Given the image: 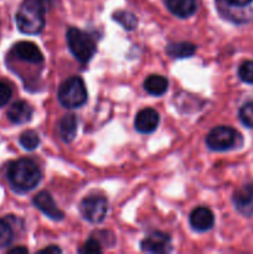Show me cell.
<instances>
[{"label":"cell","mask_w":253,"mask_h":254,"mask_svg":"<svg viewBox=\"0 0 253 254\" xmlns=\"http://www.w3.org/2000/svg\"><path fill=\"white\" fill-rule=\"evenodd\" d=\"M19 143L25 150H35L40 144V136L35 130H26L20 135Z\"/></svg>","instance_id":"ac0fdd59"},{"label":"cell","mask_w":253,"mask_h":254,"mask_svg":"<svg viewBox=\"0 0 253 254\" xmlns=\"http://www.w3.org/2000/svg\"><path fill=\"white\" fill-rule=\"evenodd\" d=\"M66 37L69 51L82 64H87L96 54V42L91 35L86 34L82 30L71 27L67 31Z\"/></svg>","instance_id":"277c9868"},{"label":"cell","mask_w":253,"mask_h":254,"mask_svg":"<svg viewBox=\"0 0 253 254\" xmlns=\"http://www.w3.org/2000/svg\"><path fill=\"white\" fill-rule=\"evenodd\" d=\"M166 52L169 56L175 57V59H186L195 54L196 46L191 42H175L166 47Z\"/></svg>","instance_id":"e0dca14e"},{"label":"cell","mask_w":253,"mask_h":254,"mask_svg":"<svg viewBox=\"0 0 253 254\" xmlns=\"http://www.w3.org/2000/svg\"><path fill=\"white\" fill-rule=\"evenodd\" d=\"M34 109L27 102L16 101L10 106L7 111V118L14 124H25L31 119Z\"/></svg>","instance_id":"4fadbf2b"},{"label":"cell","mask_w":253,"mask_h":254,"mask_svg":"<svg viewBox=\"0 0 253 254\" xmlns=\"http://www.w3.org/2000/svg\"><path fill=\"white\" fill-rule=\"evenodd\" d=\"M7 180L16 192H29L41 181V170L30 159H19L7 169Z\"/></svg>","instance_id":"6da1fadb"},{"label":"cell","mask_w":253,"mask_h":254,"mask_svg":"<svg viewBox=\"0 0 253 254\" xmlns=\"http://www.w3.org/2000/svg\"><path fill=\"white\" fill-rule=\"evenodd\" d=\"M236 210L245 216H253V185H245L233 193Z\"/></svg>","instance_id":"8fae6325"},{"label":"cell","mask_w":253,"mask_h":254,"mask_svg":"<svg viewBox=\"0 0 253 254\" xmlns=\"http://www.w3.org/2000/svg\"><path fill=\"white\" fill-rule=\"evenodd\" d=\"M79 252L81 253H101L102 252L101 243H99L98 240H96V238H89V240L84 243L83 247L79 248Z\"/></svg>","instance_id":"603a6c76"},{"label":"cell","mask_w":253,"mask_h":254,"mask_svg":"<svg viewBox=\"0 0 253 254\" xmlns=\"http://www.w3.org/2000/svg\"><path fill=\"white\" fill-rule=\"evenodd\" d=\"M41 252H46V253H50V252L60 253V252H61V250H60L59 247H56V246H51V247H46V248H44V250H41Z\"/></svg>","instance_id":"484cf974"},{"label":"cell","mask_w":253,"mask_h":254,"mask_svg":"<svg viewBox=\"0 0 253 254\" xmlns=\"http://www.w3.org/2000/svg\"><path fill=\"white\" fill-rule=\"evenodd\" d=\"M82 216L91 223H99L106 218L108 211V201L102 196H89L79 206Z\"/></svg>","instance_id":"8992f818"},{"label":"cell","mask_w":253,"mask_h":254,"mask_svg":"<svg viewBox=\"0 0 253 254\" xmlns=\"http://www.w3.org/2000/svg\"><path fill=\"white\" fill-rule=\"evenodd\" d=\"M14 232L6 220H0V248H5L12 242Z\"/></svg>","instance_id":"ffe728a7"},{"label":"cell","mask_w":253,"mask_h":254,"mask_svg":"<svg viewBox=\"0 0 253 254\" xmlns=\"http://www.w3.org/2000/svg\"><path fill=\"white\" fill-rule=\"evenodd\" d=\"M191 227L197 232H206L211 230L215 223V216L207 207H197L190 215Z\"/></svg>","instance_id":"7c38bea8"},{"label":"cell","mask_w":253,"mask_h":254,"mask_svg":"<svg viewBox=\"0 0 253 254\" xmlns=\"http://www.w3.org/2000/svg\"><path fill=\"white\" fill-rule=\"evenodd\" d=\"M238 76L245 83L253 84V61L243 62L238 69Z\"/></svg>","instance_id":"7402d4cb"},{"label":"cell","mask_w":253,"mask_h":254,"mask_svg":"<svg viewBox=\"0 0 253 254\" xmlns=\"http://www.w3.org/2000/svg\"><path fill=\"white\" fill-rule=\"evenodd\" d=\"M242 141L240 133L231 127L221 126L213 128L206 136V144L211 150L226 151L236 148Z\"/></svg>","instance_id":"5b68a950"},{"label":"cell","mask_w":253,"mask_h":254,"mask_svg":"<svg viewBox=\"0 0 253 254\" xmlns=\"http://www.w3.org/2000/svg\"><path fill=\"white\" fill-rule=\"evenodd\" d=\"M240 121L243 126L253 129V102H248L240 109Z\"/></svg>","instance_id":"44dd1931"},{"label":"cell","mask_w":253,"mask_h":254,"mask_svg":"<svg viewBox=\"0 0 253 254\" xmlns=\"http://www.w3.org/2000/svg\"><path fill=\"white\" fill-rule=\"evenodd\" d=\"M17 29L26 35H37L45 26V5L42 0H24L16 12Z\"/></svg>","instance_id":"7a4b0ae2"},{"label":"cell","mask_w":253,"mask_h":254,"mask_svg":"<svg viewBox=\"0 0 253 254\" xmlns=\"http://www.w3.org/2000/svg\"><path fill=\"white\" fill-rule=\"evenodd\" d=\"M168 79L160 74H151L144 81V88L151 96H161L168 91Z\"/></svg>","instance_id":"2e32d148"},{"label":"cell","mask_w":253,"mask_h":254,"mask_svg":"<svg viewBox=\"0 0 253 254\" xmlns=\"http://www.w3.org/2000/svg\"><path fill=\"white\" fill-rule=\"evenodd\" d=\"M165 4L171 14L181 19L190 17L197 9L196 0H165Z\"/></svg>","instance_id":"5bb4252c"},{"label":"cell","mask_w":253,"mask_h":254,"mask_svg":"<svg viewBox=\"0 0 253 254\" xmlns=\"http://www.w3.org/2000/svg\"><path fill=\"white\" fill-rule=\"evenodd\" d=\"M159 114L153 108H145L138 112L134 121V126L139 133L149 134L153 133L159 126Z\"/></svg>","instance_id":"30bf717a"},{"label":"cell","mask_w":253,"mask_h":254,"mask_svg":"<svg viewBox=\"0 0 253 254\" xmlns=\"http://www.w3.org/2000/svg\"><path fill=\"white\" fill-rule=\"evenodd\" d=\"M140 248L146 253H166L171 251V240L166 233L156 232L146 236L140 243Z\"/></svg>","instance_id":"52a82bcc"},{"label":"cell","mask_w":253,"mask_h":254,"mask_svg":"<svg viewBox=\"0 0 253 254\" xmlns=\"http://www.w3.org/2000/svg\"><path fill=\"white\" fill-rule=\"evenodd\" d=\"M34 205L39 208L41 212H44L47 217L55 221L63 220L64 215L61 210L56 206L54 198L47 191H41L34 197Z\"/></svg>","instance_id":"ba28073f"},{"label":"cell","mask_w":253,"mask_h":254,"mask_svg":"<svg viewBox=\"0 0 253 254\" xmlns=\"http://www.w3.org/2000/svg\"><path fill=\"white\" fill-rule=\"evenodd\" d=\"M11 87L4 81H0V107H4L11 98Z\"/></svg>","instance_id":"cb8c5ba5"},{"label":"cell","mask_w":253,"mask_h":254,"mask_svg":"<svg viewBox=\"0 0 253 254\" xmlns=\"http://www.w3.org/2000/svg\"><path fill=\"white\" fill-rule=\"evenodd\" d=\"M113 19L116 21H118L124 29L126 30H133L135 29L136 24H138V19L135 17V15L131 14L129 11H117L114 12Z\"/></svg>","instance_id":"d6986e66"},{"label":"cell","mask_w":253,"mask_h":254,"mask_svg":"<svg viewBox=\"0 0 253 254\" xmlns=\"http://www.w3.org/2000/svg\"><path fill=\"white\" fill-rule=\"evenodd\" d=\"M59 133L62 140L71 143L77 133V118L74 114H66L59 123Z\"/></svg>","instance_id":"9a60e30c"},{"label":"cell","mask_w":253,"mask_h":254,"mask_svg":"<svg viewBox=\"0 0 253 254\" xmlns=\"http://www.w3.org/2000/svg\"><path fill=\"white\" fill-rule=\"evenodd\" d=\"M12 52L17 59L22 60V61L30 62V64H41L44 61V55H42L41 50L30 41H20L14 45L12 47Z\"/></svg>","instance_id":"9c48e42d"},{"label":"cell","mask_w":253,"mask_h":254,"mask_svg":"<svg viewBox=\"0 0 253 254\" xmlns=\"http://www.w3.org/2000/svg\"><path fill=\"white\" fill-rule=\"evenodd\" d=\"M59 101L66 108H78L87 101V89L83 79L72 76L62 82L59 88Z\"/></svg>","instance_id":"3957f363"},{"label":"cell","mask_w":253,"mask_h":254,"mask_svg":"<svg viewBox=\"0 0 253 254\" xmlns=\"http://www.w3.org/2000/svg\"><path fill=\"white\" fill-rule=\"evenodd\" d=\"M9 253H27V250L24 247H15L9 250Z\"/></svg>","instance_id":"4316f807"},{"label":"cell","mask_w":253,"mask_h":254,"mask_svg":"<svg viewBox=\"0 0 253 254\" xmlns=\"http://www.w3.org/2000/svg\"><path fill=\"white\" fill-rule=\"evenodd\" d=\"M226 4L231 5V6H237V7H242L246 6V5L251 4L253 0H223Z\"/></svg>","instance_id":"d4e9b609"}]
</instances>
